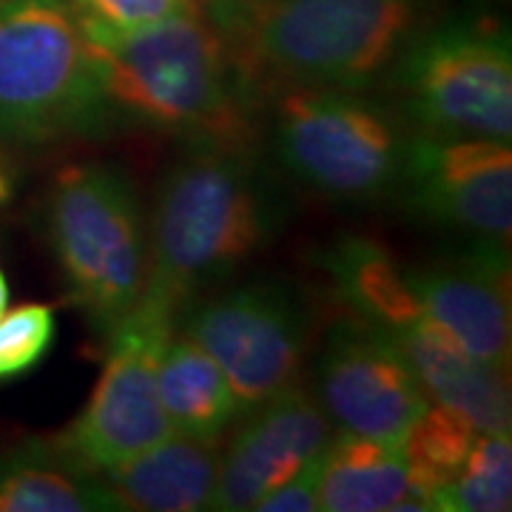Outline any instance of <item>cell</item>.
I'll use <instances>...</instances> for the list:
<instances>
[{
    "label": "cell",
    "mask_w": 512,
    "mask_h": 512,
    "mask_svg": "<svg viewBox=\"0 0 512 512\" xmlns=\"http://www.w3.org/2000/svg\"><path fill=\"white\" fill-rule=\"evenodd\" d=\"M174 322L134 308L109 336V359L83 413L57 436L66 456L94 476L174 433L157 390V359Z\"/></svg>",
    "instance_id": "9"
},
{
    "label": "cell",
    "mask_w": 512,
    "mask_h": 512,
    "mask_svg": "<svg viewBox=\"0 0 512 512\" xmlns=\"http://www.w3.org/2000/svg\"><path fill=\"white\" fill-rule=\"evenodd\" d=\"M271 143L293 180L339 202H373L402 180L407 140L393 114L362 92L276 86Z\"/></svg>",
    "instance_id": "6"
},
{
    "label": "cell",
    "mask_w": 512,
    "mask_h": 512,
    "mask_svg": "<svg viewBox=\"0 0 512 512\" xmlns=\"http://www.w3.org/2000/svg\"><path fill=\"white\" fill-rule=\"evenodd\" d=\"M157 390L174 433L220 441L239 410L228 379L185 333H171L157 359Z\"/></svg>",
    "instance_id": "19"
},
{
    "label": "cell",
    "mask_w": 512,
    "mask_h": 512,
    "mask_svg": "<svg viewBox=\"0 0 512 512\" xmlns=\"http://www.w3.org/2000/svg\"><path fill=\"white\" fill-rule=\"evenodd\" d=\"M333 433L316 396L296 384L245 413L242 427L220 458V478L208 510H254L259 498L322 456Z\"/></svg>",
    "instance_id": "12"
},
{
    "label": "cell",
    "mask_w": 512,
    "mask_h": 512,
    "mask_svg": "<svg viewBox=\"0 0 512 512\" xmlns=\"http://www.w3.org/2000/svg\"><path fill=\"white\" fill-rule=\"evenodd\" d=\"M399 185L424 220L490 242L510 239V143L421 134L407 143Z\"/></svg>",
    "instance_id": "11"
},
{
    "label": "cell",
    "mask_w": 512,
    "mask_h": 512,
    "mask_svg": "<svg viewBox=\"0 0 512 512\" xmlns=\"http://www.w3.org/2000/svg\"><path fill=\"white\" fill-rule=\"evenodd\" d=\"M89 52L109 128L251 146V80L208 15L191 12L89 43Z\"/></svg>",
    "instance_id": "2"
},
{
    "label": "cell",
    "mask_w": 512,
    "mask_h": 512,
    "mask_svg": "<svg viewBox=\"0 0 512 512\" xmlns=\"http://www.w3.org/2000/svg\"><path fill=\"white\" fill-rule=\"evenodd\" d=\"M274 225V197L251 146L191 143L157 188L137 308L174 322L191 296L248 262Z\"/></svg>",
    "instance_id": "1"
},
{
    "label": "cell",
    "mask_w": 512,
    "mask_h": 512,
    "mask_svg": "<svg viewBox=\"0 0 512 512\" xmlns=\"http://www.w3.org/2000/svg\"><path fill=\"white\" fill-rule=\"evenodd\" d=\"M72 9L89 43L134 35L165 20L202 12L197 0H72Z\"/></svg>",
    "instance_id": "22"
},
{
    "label": "cell",
    "mask_w": 512,
    "mask_h": 512,
    "mask_svg": "<svg viewBox=\"0 0 512 512\" xmlns=\"http://www.w3.org/2000/svg\"><path fill=\"white\" fill-rule=\"evenodd\" d=\"M384 336L402 350L430 402L456 410L478 433L510 436V370H501L461 348L456 336L427 313Z\"/></svg>",
    "instance_id": "14"
},
{
    "label": "cell",
    "mask_w": 512,
    "mask_h": 512,
    "mask_svg": "<svg viewBox=\"0 0 512 512\" xmlns=\"http://www.w3.org/2000/svg\"><path fill=\"white\" fill-rule=\"evenodd\" d=\"M384 80L421 134L510 143L512 49L498 26L421 29Z\"/></svg>",
    "instance_id": "7"
},
{
    "label": "cell",
    "mask_w": 512,
    "mask_h": 512,
    "mask_svg": "<svg viewBox=\"0 0 512 512\" xmlns=\"http://www.w3.org/2000/svg\"><path fill=\"white\" fill-rule=\"evenodd\" d=\"M430 0H254L228 32L245 77L365 92L424 29Z\"/></svg>",
    "instance_id": "3"
},
{
    "label": "cell",
    "mask_w": 512,
    "mask_h": 512,
    "mask_svg": "<svg viewBox=\"0 0 512 512\" xmlns=\"http://www.w3.org/2000/svg\"><path fill=\"white\" fill-rule=\"evenodd\" d=\"M512 501V447L510 436L478 433L470 456L456 481L444 490L439 510L501 512Z\"/></svg>",
    "instance_id": "21"
},
{
    "label": "cell",
    "mask_w": 512,
    "mask_h": 512,
    "mask_svg": "<svg viewBox=\"0 0 512 512\" xmlns=\"http://www.w3.org/2000/svg\"><path fill=\"white\" fill-rule=\"evenodd\" d=\"M421 311L490 365L510 370V265L501 242L407 271Z\"/></svg>",
    "instance_id": "13"
},
{
    "label": "cell",
    "mask_w": 512,
    "mask_h": 512,
    "mask_svg": "<svg viewBox=\"0 0 512 512\" xmlns=\"http://www.w3.org/2000/svg\"><path fill=\"white\" fill-rule=\"evenodd\" d=\"M183 333L217 362L239 416L291 390L308 348L305 313L279 285H245L197 302L183 313Z\"/></svg>",
    "instance_id": "8"
},
{
    "label": "cell",
    "mask_w": 512,
    "mask_h": 512,
    "mask_svg": "<svg viewBox=\"0 0 512 512\" xmlns=\"http://www.w3.org/2000/svg\"><path fill=\"white\" fill-rule=\"evenodd\" d=\"M109 131L72 0H0V137L40 146Z\"/></svg>",
    "instance_id": "5"
},
{
    "label": "cell",
    "mask_w": 512,
    "mask_h": 512,
    "mask_svg": "<svg viewBox=\"0 0 512 512\" xmlns=\"http://www.w3.org/2000/svg\"><path fill=\"white\" fill-rule=\"evenodd\" d=\"M316 402L336 433L384 444H402L430 407L402 350L362 319L328 333L316 362Z\"/></svg>",
    "instance_id": "10"
},
{
    "label": "cell",
    "mask_w": 512,
    "mask_h": 512,
    "mask_svg": "<svg viewBox=\"0 0 512 512\" xmlns=\"http://www.w3.org/2000/svg\"><path fill=\"white\" fill-rule=\"evenodd\" d=\"M57 316L52 305H20L0 316V382L35 370L52 350Z\"/></svg>",
    "instance_id": "23"
},
{
    "label": "cell",
    "mask_w": 512,
    "mask_h": 512,
    "mask_svg": "<svg viewBox=\"0 0 512 512\" xmlns=\"http://www.w3.org/2000/svg\"><path fill=\"white\" fill-rule=\"evenodd\" d=\"M117 510L103 478L83 470L55 439H32L0 456V512Z\"/></svg>",
    "instance_id": "18"
},
{
    "label": "cell",
    "mask_w": 512,
    "mask_h": 512,
    "mask_svg": "<svg viewBox=\"0 0 512 512\" xmlns=\"http://www.w3.org/2000/svg\"><path fill=\"white\" fill-rule=\"evenodd\" d=\"M46 225L72 302L109 339L148 279V222L134 185L114 165H69L52 185Z\"/></svg>",
    "instance_id": "4"
},
{
    "label": "cell",
    "mask_w": 512,
    "mask_h": 512,
    "mask_svg": "<svg viewBox=\"0 0 512 512\" xmlns=\"http://www.w3.org/2000/svg\"><path fill=\"white\" fill-rule=\"evenodd\" d=\"M251 3H254V0H197L202 15H208V18L214 20L225 35L237 26L239 18L248 12Z\"/></svg>",
    "instance_id": "25"
},
{
    "label": "cell",
    "mask_w": 512,
    "mask_h": 512,
    "mask_svg": "<svg viewBox=\"0 0 512 512\" xmlns=\"http://www.w3.org/2000/svg\"><path fill=\"white\" fill-rule=\"evenodd\" d=\"M319 510L407 512L430 510L407 476L399 444L333 433L319 456Z\"/></svg>",
    "instance_id": "16"
},
{
    "label": "cell",
    "mask_w": 512,
    "mask_h": 512,
    "mask_svg": "<svg viewBox=\"0 0 512 512\" xmlns=\"http://www.w3.org/2000/svg\"><path fill=\"white\" fill-rule=\"evenodd\" d=\"M476 439L478 430L470 421L458 416L456 410L433 402L407 430L399 450L407 464L413 493L430 510H439L441 495L456 481Z\"/></svg>",
    "instance_id": "20"
},
{
    "label": "cell",
    "mask_w": 512,
    "mask_h": 512,
    "mask_svg": "<svg viewBox=\"0 0 512 512\" xmlns=\"http://www.w3.org/2000/svg\"><path fill=\"white\" fill-rule=\"evenodd\" d=\"M316 265L356 319L382 333L404 328L424 313L407 271L376 239H333L316 254Z\"/></svg>",
    "instance_id": "17"
},
{
    "label": "cell",
    "mask_w": 512,
    "mask_h": 512,
    "mask_svg": "<svg viewBox=\"0 0 512 512\" xmlns=\"http://www.w3.org/2000/svg\"><path fill=\"white\" fill-rule=\"evenodd\" d=\"M316 484H319V458L311 461L299 476H293L291 481L279 484L276 490L259 498L256 512H313L319 510V493H316Z\"/></svg>",
    "instance_id": "24"
},
{
    "label": "cell",
    "mask_w": 512,
    "mask_h": 512,
    "mask_svg": "<svg viewBox=\"0 0 512 512\" xmlns=\"http://www.w3.org/2000/svg\"><path fill=\"white\" fill-rule=\"evenodd\" d=\"M6 305H9V282H6V274L0 271V316L6 313Z\"/></svg>",
    "instance_id": "26"
},
{
    "label": "cell",
    "mask_w": 512,
    "mask_h": 512,
    "mask_svg": "<svg viewBox=\"0 0 512 512\" xmlns=\"http://www.w3.org/2000/svg\"><path fill=\"white\" fill-rule=\"evenodd\" d=\"M220 441L171 433L160 444L100 473L117 510L197 512L211 507L220 478Z\"/></svg>",
    "instance_id": "15"
}]
</instances>
